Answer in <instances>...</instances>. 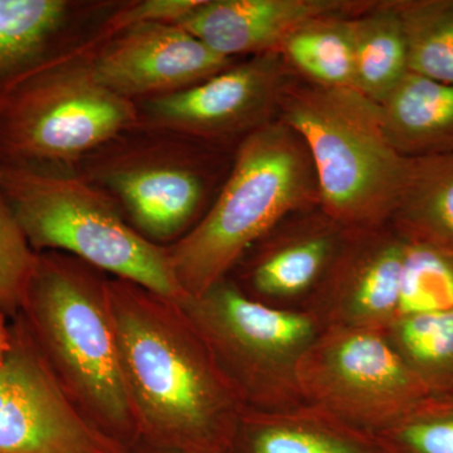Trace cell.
Returning <instances> with one entry per match:
<instances>
[{"label":"cell","instance_id":"obj_1","mask_svg":"<svg viewBox=\"0 0 453 453\" xmlns=\"http://www.w3.org/2000/svg\"><path fill=\"white\" fill-rule=\"evenodd\" d=\"M119 365L139 440L229 453L244 407L178 300L110 277Z\"/></svg>","mask_w":453,"mask_h":453},{"label":"cell","instance_id":"obj_2","mask_svg":"<svg viewBox=\"0 0 453 453\" xmlns=\"http://www.w3.org/2000/svg\"><path fill=\"white\" fill-rule=\"evenodd\" d=\"M109 280L67 253H38L19 315L71 403L129 449L139 434L122 384Z\"/></svg>","mask_w":453,"mask_h":453},{"label":"cell","instance_id":"obj_3","mask_svg":"<svg viewBox=\"0 0 453 453\" xmlns=\"http://www.w3.org/2000/svg\"><path fill=\"white\" fill-rule=\"evenodd\" d=\"M320 207L305 142L279 119L247 135L204 216L168 247L181 291L199 296L229 277L247 252L297 211Z\"/></svg>","mask_w":453,"mask_h":453},{"label":"cell","instance_id":"obj_4","mask_svg":"<svg viewBox=\"0 0 453 453\" xmlns=\"http://www.w3.org/2000/svg\"><path fill=\"white\" fill-rule=\"evenodd\" d=\"M276 119L305 142L325 214L350 231L389 225L412 157L390 144L380 104L354 88L292 76Z\"/></svg>","mask_w":453,"mask_h":453},{"label":"cell","instance_id":"obj_5","mask_svg":"<svg viewBox=\"0 0 453 453\" xmlns=\"http://www.w3.org/2000/svg\"><path fill=\"white\" fill-rule=\"evenodd\" d=\"M0 190L35 252L67 253L110 277L179 300L168 247L146 240L77 166L7 164Z\"/></svg>","mask_w":453,"mask_h":453},{"label":"cell","instance_id":"obj_6","mask_svg":"<svg viewBox=\"0 0 453 453\" xmlns=\"http://www.w3.org/2000/svg\"><path fill=\"white\" fill-rule=\"evenodd\" d=\"M100 35L16 74L0 95V164L76 166L138 124V106L91 68Z\"/></svg>","mask_w":453,"mask_h":453},{"label":"cell","instance_id":"obj_7","mask_svg":"<svg viewBox=\"0 0 453 453\" xmlns=\"http://www.w3.org/2000/svg\"><path fill=\"white\" fill-rule=\"evenodd\" d=\"M178 303L244 408L279 411L305 403L297 371L324 330L314 316L252 300L231 277Z\"/></svg>","mask_w":453,"mask_h":453},{"label":"cell","instance_id":"obj_8","mask_svg":"<svg viewBox=\"0 0 453 453\" xmlns=\"http://www.w3.org/2000/svg\"><path fill=\"white\" fill-rule=\"evenodd\" d=\"M201 146L136 124L76 166L118 201L142 237L166 247L202 219L210 173Z\"/></svg>","mask_w":453,"mask_h":453},{"label":"cell","instance_id":"obj_9","mask_svg":"<svg viewBox=\"0 0 453 453\" xmlns=\"http://www.w3.org/2000/svg\"><path fill=\"white\" fill-rule=\"evenodd\" d=\"M297 378L306 403L372 434L429 396L386 334L371 330L324 329L301 359Z\"/></svg>","mask_w":453,"mask_h":453},{"label":"cell","instance_id":"obj_10","mask_svg":"<svg viewBox=\"0 0 453 453\" xmlns=\"http://www.w3.org/2000/svg\"><path fill=\"white\" fill-rule=\"evenodd\" d=\"M295 73L281 52L252 56L198 85L136 104L138 125L201 144L247 135L275 120Z\"/></svg>","mask_w":453,"mask_h":453},{"label":"cell","instance_id":"obj_11","mask_svg":"<svg viewBox=\"0 0 453 453\" xmlns=\"http://www.w3.org/2000/svg\"><path fill=\"white\" fill-rule=\"evenodd\" d=\"M0 362V453H129L71 403L18 314Z\"/></svg>","mask_w":453,"mask_h":453},{"label":"cell","instance_id":"obj_12","mask_svg":"<svg viewBox=\"0 0 453 453\" xmlns=\"http://www.w3.org/2000/svg\"><path fill=\"white\" fill-rule=\"evenodd\" d=\"M350 234L320 208L297 211L258 241L229 277L252 300L308 312Z\"/></svg>","mask_w":453,"mask_h":453},{"label":"cell","instance_id":"obj_13","mask_svg":"<svg viewBox=\"0 0 453 453\" xmlns=\"http://www.w3.org/2000/svg\"><path fill=\"white\" fill-rule=\"evenodd\" d=\"M234 64L172 23L133 26L110 38L100 31L91 55L97 81L135 104L192 88Z\"/></svg>","mask_w":453,"mask_h":453},{"label":"cell","instance_id":"obj_14","mask_svg":"<svg viewBox=\"0 0 453 453\" xmlns=\"http://www.w3.org/2000/svg\"><path fill=\"white\" fill-rule=\"evenodd\" d=\"M405 249L390 225L351 231L309 314L323 329L386 332L399 314Z\"/></svg>","mask_w":453,"mask_h":453},{"label":"cell","instance_id":"obj_15","mask_svg":"<svg viewBox=\"0 0 453 453\" xmlns=\"http://www.w3.org/2000/svg\"><path fill=\"white\" fill-rule=\"evenodd\" d=\"M372 2L347 0H202L178 26L220 56L280 52L301 26L330 14H356Z\"/></svg>","mask_w":453,"mask_h":453},{"label":"cell","instance_id":"obj_16","mask_svg":"<svg viewBox=\"0 0 453 453\" xmlns=\"http://www.w3.org/2000/svg\"><path fill=\"white\" fill-rule=\"evenodd\" d=\"M229 453H387L374 434L316 405L244 408Z\"/></svg>","mask_w":453,"mask_h":453},{"label":"cell","instance_id":"obj_17","mask_svg":"<svg viewBox=\"0 0 453 453\" xmlns=\"http://www.w3.org/2000/svg\"><path fill=\"white\" fill-rule=\"evenodd\" d=\"M380 110L387 138L399 154L453 153V85L408 73Z\"/></svg>","mask_w":453,"mask_h":453},{"label":"cell","instance_id":"obj_18","mask_svg":"<svg viewBox=\"0 0 453 453\" xmlns=\"http://www.w3.org/2000/svg\"><path fill=\"white\" fill-rule=\"evenodd\" d=\"M354 89L383 104L410 73L407 42L393 2H372L350 17Z\"/></svg>","mask_w":453,"mask_h":453},{"label":"cell","instance_id":"obj_19","mask_svg":"<svg viewBox=\"0 0 453 453\" xmlns=\"http://www.w3.org/2000/svg\"><path fill=\"white\" fill-rule=\"evenodd\" d=\"M389 225L407 241L453 253V153L412 157Z\"/></svg>","mask_w":453,"mask_h":453},{"label":"cell","instance_id":"obj_20","mask_svg":"<svg viewBox=\"0 0 453 453\" xmlns=\"http://www.w3.org/2000/svg\"><path fill=\"white\" fill-rule=\"evenodd\" d=\"M351 16L319 17L288 35L280 52L295 74L321 86L354 88Z\"/></svg>","mask_w":453,"mask_h":453},{"label":"cell","instance_id":"obj_21","mask_svg":"<svg viewBox=\"0 0 453 453\" xmlns=\"http://www.w3.org/2000/svg\"><path fill=\"white\" fill-rule=\"evenodd\" d=\"M73 8L65 0H0V76H16L42 61Z\"/></svg>","mask_w":453,"mask_h":453},{"label":"cell","instance_id":"obj_22","mask_svg":"<svg viewBox=\"0 0 453 453\" xmlns=\"http://www.w3.org/2000/svg\"><path fill=\"white\" fill-rule=\"evenodd\" d=\"M432 396H453V309L401 316L384 332Z\"/></svg>","mask_w":453,"mask_h":453},{"label":"cell","instance_id":"obj_23","mask_svg":"<svg viewBox=\"0 0 453 453\" xmlns=\"http://www.w3.org/2000/svg\"><path fill=\"white\" fill-rule=\"evenodd\" d=\"M410 73L453 85V0H395Z\"/></svg>","mask_w":453,"mask_h":453},{"label":"cell","instance_id":"obj_24","mask_svg":"<svg viewBox=\"0 0 453 453\" xmlns=\"http://www.w3.org/2000/svg\"><path fill=\"white\" fill-rule=\"evenodd\" d=\"M452 309L453 253L407 241L398 318Z\"/></svg>","mask_w":453,"mask_h":453},{"label":"cell","instance_id":"obj_25","mask_svg":"<svg viewBox=\"0 0 453 453\" xmlns=\"http://www.w3.org/2000/svg\"><path fill=\"white\" fill-rule=\"evenodd\" d=\"M374 436L387 453H453V396H427Z\"/></svg>","mask_w":453,"mask_h":453},{"label":"cell","instance_id":"obj_26","mask_svg":"<svg viewBox=\"0 0 453 453\" xmlns=\"http://www.w3.org/2000/svg\"><path fill=\"white\" fill-rule=\"evenodd\" d=\"M37 262L38 252L0 190V311L9 319L19 314Z\"/></svg>","mask_w":453,"mask_h":453},{"label":"cell","instance_id":"obj_27","mask_svg":"<svg viewBox=\"0 0 453 453\" xmlns=\"http://www.w3.org/2000/svg\"><path fill=\"white\" fill-rule=\"evenodd\" d=\"M202 0H142L131 2L129 5L119 8L111 17L107 18L101 27L110 37L118 35L133 26L149 23H172L188 16L193 9L201 4Z\"/></svg>","mask_w":453,"mask_h":453},{"label":"cell","instance_id":"obj_28","mask_svg":"<svg viewBox=\"0 0 453 453\" xmlns=\"http://www.w3.org/2000/svg\"><path fill=\"white\" fill-rule=\"evenodd\" d=\"M8 319L4 312L0 311V362L13 347V326Z\"/></svg>","mask_w":453,"mask_h":453},{"label":"cell","instance_id":"obj_29","mask_svg":"<svg viewBox=\"0 0 453 453\" xmlns=\"http://www.w3.org/2000/svg\"><path fill=\"white\" fill-rule=\"evenodd\" d=\"M129 453H187L179 449H169V447L157 446L153 443L139 440L133 447H130Z\"/></svg>","mask_w":453,"mask_h":453},{"label":"cell","instance_id":"obj_30","mask_svg":"<svg viewBox=\"0 0 453 453\" xmlns=\"http://www.w3.org/2000/svg\"><path fill=\"white\" fill-rule=\"evenodd\" d=\"M0 179H2V166H0Z\"/></svg>","mask_w":453,"mask_h":453}]
</instances>
